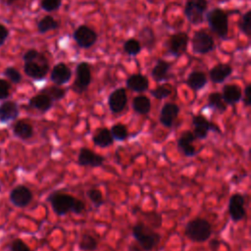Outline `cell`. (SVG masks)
<instances>
[{"label":"cell","mask_w":251,"mask_h":251,"mask_svg":"<svg viewBox=\"0 0 251 251\" xmlns=\"http://www.w3.org/2000/svg\"><path fill=\"white\" fill-rule=\"evenodd\" d=\"M47 200L50 202L53 211L58 216H64L70 212L79 215L85 209L84 203L81 200L76 199L70 194L59 191H54L51 193Z\"/></svg>","instance_id":"cell-1"},{"label":"cell","mask_w":251,"mask_h":251,"mask_svg":"<svg viewBox=\"0 0 251 251\" xmlns=\"http://www.w3.org/2000/svg\"><path fill=\"white\" fill-rule=\"evenodd\" d=\"M184 233L191 241L204 242L212 234V226L207 220L196 218L186 224Z\"/></svg>","instance_id":"cell-2"},{"label":"cell","mask_w":251,"mask_h":251,"mask_svg":"<svg viewBox=\"0 0 251 251\" xmlns=\"http://www.w3.org/2000/svg\"><path fill=\"white\" fill-rule=\"evenodd\" d=\"M132 235L143 251L152 250L160 241L159 233L152 230L144 224H137L132 227Z\"/></svg>","instance_id":"cell-3"},{"label":"cell","mask_w":251,"mask_h":251,"mask_svg":"<svg viewBox=\"0 0 251 251\" xmlns=\"http://www.w3.org/2000/svg\"><path fill=\"white\" fill-rule=\"evenodd\" d=\"M209 27L220 38L226 39L228 33V18L225 11L220 8L210 10L206 14Z\"/></svg>","instance_id":"cell-4"},{"label":"cell","mask_w":251,"mask_h":251,"mask_svg":"<svg viewBox=\"0 0 251 251\" xmlns=\"http://www.w3.org/2000/svg\"><path fill=\"white\" fill-rule=\"evenodd\" d=\"M49 63L44 54L39 52L36 59L30 62H25L24 71L25 74L35 80L43 79L49 72Z\"/></svg>","instance_id":"cell-5"},{"label":"cell","mask_w":251,"mask_h":251,"mask_svg":"<svg viewBox=\"0 0 251 251\" xmlns=\"http://www.w3.org/2000/svg\"><path fill=\"white\" fill-rule=\"evenodd\" d=\"M207 8V0H186L184 15L190 24L199 25L204 21Z\"/></svg>","instance_id":"cell-6"},{"label":"cell","mask_w":251,"mask_h":251,"mask_svg":"<svg viewBox=\"0 0 251 251\" xmlns=\"http://www.w3.org/2000/svg\"><path fill=\"white\" fill-rule=\"evenodd\" d=\"M191 44L192 50L196 54H207L215 49V40L205 29H200L193 33Z\"/></svg>","instance_id":"cell-7"},{"label":"cell","mask_w":251,"mask_h":251,"mask_svg":"<svg viewBox=\"0 0 251 251\" xmlns=\"http://www.w3.org/2000/svg\"><path fill=\"white\" fill-rule=\"evenodd\" d=\"M91 82V70L86 62H80L75 67V78L73 89L76 93L84 92Z\"/></svg>","instance_id":"cell-8"},{"label":"cell","mask_w":251,"mask_h":251,"mask_svg":"<svg viewBox=\"0 0 251 251\" xmlns=\"http://www.w3.org/2000/svg\"><path fill=\"white\" fill-rule=\"evenodd\" d=\"M74 39L80 48H90L97 41V33L87 25H79L74 31Z\"/></svg>","instance_id":"cell-9"},{"label":"cell","mask_w":251,"mask_h":251,"mask_svg":"<svg viewBox=\"0 0 251 251\" xmlns=\"http://www.w3.org/2000/svg\"><path fill=\"white\" fill-rule=\"evenodd\" d=\"M188 35L185 32H176L170 36L168 41V51L174 57H179L187 50Z\"/></svg>","instance_id":"cell-10"},{"label":"cell","mask_w":251,"mask_h":251,"mask_svg":"<svg viewBox=\"0 0 251 251\" xmlns=\"http://www.w3.org/2000/svg\"><path fill=\"white\" fill-rule=\"evenodd\" d=\"M228 213L233 222H239L244 219L245 211V198L240 193H234L230 196L228 202Z\"/></svg>","instance_id":"cell-11"},{"label":"cell","mask_w":251,"mask_h":251,"mask_svg":"<svg viewBox=\"0 0 251 251\" xmlns=\"http://www.w3.org/2000/svg\"><path fill=\"white\" fill-rule=\"evenodd\" d=\"M127 103L126 91L124 87H120L112 91L108 97V106L112 113L118 114L125 110Z\"/></svg>","instance_id":"cell-12"},{"label":"cell","mask_w":251,"mask_h":251,"mask_svg":"<svg viewBox=\"0 0 251 251\" xmlns=\"http://www.w3.org/2000/svg\"><path fill=\"white\" fill-rule=\"evenodd\" d=\"M105 161V158L101 155L95 154L92 150L82 147L79 150L77 157V164L81 167H91L97 168L101 167Z\"/></svg>","instance_id":"cell-13"},{"label":"cell","mask_w":251,"mask_h":251,"mask_svg":"<svg viewBox=\"0 0 251 251\" xmlns=\"http://www.w3.org/2000/svg\"><path fill=\"white\" fill-rule=\"evenodd\" d=\"M10 200L11 202L20 208H24L27 206L30 201L32 200V193L25 185H20L15 187L10 193Z\"/></svg>","instance_id":"cell-14"},{"label":"cell","mask_w":251,"mask_h":251,"mask_svg":"<svg viewBox=\"0 0 251 251\" xmlns=\"http://www.w3.org/2000/svg\"><path fill=\"white\" fill-rule=\"evenodd\" d=\"M71 77H72V71L63 62H60L57 65H55L50 75V79L58 86L68 83Z\"/></svg>","instance_id":"cell-15"},{"label":"cell","mask_w":251,"mask_h":251,"mask_svg":"<svg viewBox=\"0 0 251 251\" xmlns=\"http://www.w3.org/2000/svg\"><path fill=\"white\" fill-rule=\"evenodd\" d=\"M193 132L189 130L183 131L179 138L177 139V149L186 157H193L196 155L195 147L192 145V142L195 140Z\"/></svg>","instance_id":"cell-16"},{"label":"cell","mask_w":251,"mask_h":251,"mask_svg":"<svg viewBox=\"0 0 251 251\" xmlns=\"http://www.w3.org/2000/svg\"><path fill=\"white\" fill-rule=\"evenodd\" d=\"M179 113V107L175 103H166L163 105L160 113V123L166 126L171 127Z\"/></svg>","instance_id":"cell-17"},{"label":"cell","mask_w":251,"mask_h":251,"mask_svg":"<svg viewBox=\"0 0 251 251\" xmlns=\"http://www.w3.org/2000/svg\"><path fill=\"white\" fill-rule=\"evenodd\" d=\"M171 67H172V65L170 62H167L162 59L157 60L155 66L153 67V69L151 71L152 78L157 82H161V81L170 79V77L172 76L170 75Z\"/></svg>","instance_id":"cell-18"},{"label":"cell","mask_w":251,"mask_h":251,"mask_svg":"<svg viewBox=\"0 0 251 251\" xmlns=\"http://www.w3.org/2000/svg\"><path fill=\"white\" fill-rule=\"evenodd\" d=\"M192 124L194 126L193 134L195 138L204 139L207 137L208 132L210 131L211 122H209L204 116L196 115L192 118Z\"/></svg>","instance_id":"cell-19"},{"label":"cell","mask_w":251,"mask_h":251,"mask_svg":"<svg viewBox=\"0 0 251 251\" xmlns=\"http://www.w3.org/2000/svg\"><path fill=\"white\" fill-rule=\"evenodd\" d=\"M232 73V68L228 64H218L213 67L209 72V76L212 82L222 83Z\"/></svg>","instance_id":"cell-20"},{"label":"cell","mask_w":251,"mask_h":251,"mask_svg":"<svg viewBox=\"0 0 251 251\" xmlns=\"http://www.w3.org/2000/svg\"><path fill=\"white\" fill-rule=\"evenodd\" d=\"M126 85L134 92H144L148 89L149 80L144 75L133 74L126 78Z\"/></svg>","instance_id":"cell-21"},{"label":"cell","mask_w":251,"mask_h":251,"mask_svg":"<svg viewBox=\"0 0 251 251\" xmlns=\"http://www.w3.org/2000/svg\"><path fill=\"white\" fill-rule=\"evenodd\" d=\"M222 97L226 105H234L242 98L241 88L236 84H226L223 87Z\"/></svg>","instance_id":"cell-22"},{"label":"cell","mask_w":251,"mask_h":251,"mask_svg":"<svg viewBox=\"0 0 251 251\" xmlns=\"http://www.w3.org/2000/svg\"><path fill=\"white\" fill-rule=\"evenodd\" d=\"M19 116V106L14 101H6L0 105V121L7 123L17 119Z\"/></svg>","instance_id":"cell-23"},{"label":"cell","mask_w":251,"mask_h":251,"mask_svg":"<svg viewBox=\"0 0 251 251\" xmlns=\"http://www.w3.org/2000/svg\"><path fill=\"white\" fill-rule=\"evenodd\" d=\"M28 105L33 109H36L40 112L45 113L52 108L53 101L46 94L40 92L39 94H37L29 99Z\"/></svg>","instance_id":"cell-24"},{"label":"cell","mask_w":251,"mask_h":251,"mask_svg":"<svg viewBox=\"0 0 251 251\" xmlns=\"http://www.w3.org/2000/svg\"><path fill=\"white\" fill-rule=\"evenodd\" d=\"M186 84L193 90L198 91L207 84V76L201 71L191 72L186 79Z\"/></svg>","instance_id":"cell-25"},{"label":"cell","mask_w":251,"mask_h":251,"mask_svg":"<svg viewBox=\"0 0 251 251\" xmlns=\"http://www.w3.org/2000/svg\"><path fill=\"white\" fill-rule=\"evenodd\" d=\"M92 141H93L94 145H96L98 147L106 148L113 144L114 138H113L110 130L106 127H103V128H99L97 130V132L93 135Z\"/></svg>","instance_id":"cell-26"},{"label":"cell","mask_w":251,"mask_h":251,"mask_svg":"<svg viewBox=\"0 0 251 251\" xmlns=\"http://www.w3.org/2000/svg\"><path fill=\"white\" fill-rule=\"evenodd\" d=\"M132 109L137 114L146 115L151 110V101L145 95H138L132 100Z\"/></svg>","instance_id":"cell-27"},{"label":"cell","mask_w":251,"mask_h":251,"mask_svg":"<svg viewBox=\"0 0 251 251\" xmlns=\"http://www.w3.org/2000/svg\"><path fill=\"white\" fill-rule=\"evenodd\" d=\"M138 35H139V39H140L139 43L141 47H145L148 50H152L154 48L156 39H155V33L151 27L149 26L143 27L139 31Z\"/></svg>","instance_id":"cell-28"},{"label":"cell","mask_w":251,"mask_h":251,"mask_svg":"<svg viewBox=\"0 0 251 251\" xmlns=\"http://www.w3.org/2000/svg\"><path fill=\"white\" fill-rule=\"evenodd\" d=\"M14 134L21 139H28L33 134V128L25 121H19L14 126Z\"/></svg>","instance_id":"cell-29"},{"label":"cell","mask_w":251,"mask_h":251,"mask_svg":"<svg viewBox=\"0 0 251 251\" xmlns=\"http://www.w3.org/2000/svg\"><path fill=\"white\" fill-rule=\"evenodd\" d=\"M208 106L218 112H225L226 110V104L224 102L222 93L212 92L208 96Z\"/></svg>","instance_id":"cell-30"},{"label":"cell","mask_w":251,"mask_h":251,"mask_svg":"<svg viewBox=\"0 0 251 251\" xmlns=\"http://www.w3.org/2000/svg\"><path fill=\"white\" fill-rule=\"evenodd\" d=\"M59 27V23L52 16L43 17L37 24V29L40 33H46L50 30L57 29Z\"/></svg>","instance_id":"cell-31"},{"label":"cell","mask_w":251,"mask_h":251,"mask_svg":"<svg viewBox=\"0 0 251 251\" xmlns=\"http://www.w3.org/2000/svg\"><path fill=\"white\" fill-rule=\"evenodd\" d=\"M40 92L46 94L53 102L60 101L66 96V89L61 88L58 85H52V86L45 87Z\"/></svg>","instance_id":"cell-32"},{"label":"cell","mask_w":251,"mask_h":251,"mask_svg":"<svg viewBox=\"0 0 251 251\" xmlns=\"http://www.w3.org/2000/svg\"><path fill=\"white\" fill-rule=\"evenodd\" d=\"M98 246L97 239L90 234H83L78 243V247L83 251H94Z\"/></svg>","instance_id":"cell-33"},{"label":"cell","mask_w":251,"mask_h":251,"mask_svg":"<svg viewBox=\"0 0 251 251\" xmlns=\"http://www.w3.org/2000/svg\"><path fill=\"white\" fill-rule=\"evenodd\" d=\"M110 132L114 138V140L124 141L128 136L127 127L123 124H116L110 128Z\"/></svg>","instance_id":"cell-34"},{"label":"cell","mask_w":251,"mask_h":251,"mask_svg":"<svg viewBox=\"0 0 251 251\" xmlns=\"http://www.w3.org/2000/svg\"><path fill=\"white\" fill-rule=\"evenodd\" d=\"M142 47L139 43V40L135 38H129L124 43V51L129 56H136L140 53Z\"/></svg>","instance_id":"cell-35"},{"label":"cell","mask_w":251,"mask_h":251,"mask_svg":"<svg viewBox=\"0 0 251 251\" xmlns=\"http://www.w3.org/2000/svg\"><path fill=\"white\" fill-rule=\"evenodd\" d=\"M173 92V87L170 84H162L157 86L156 88H154L153 90L150 91L151 95L159 100L165 99L167 97H169Z\"/></svg>","instance_id":"cell-36"},{"label":"cell","mask_w":251,"mask_h":251,"mask_svg":"<svg viewBox=\"0 0 251 251\" xmlns=\"http://www.w3.org/2000/svg\"><path fill=\"white\" fill-rule=\"evenodd\" d=\"M239 29L241 32L246 34L247 36H250L251 34V11H247L241 18L238 24Z\"/></svg>","instance_id":"cell-37"},{"label":"cell","mask_w":251,"mask_h":251,"mask_svg":"<svg viewBox=\"0 0 251 251\" xmlns=\"http://www.w3.org/2000/svg\"><path fill=\"white\" fill-rule=\"evenodd\" d=\"M86 193H87V196H88L89 200L94 204V206L100 207L101 205L104 204L103 195H102V192L99 189L91 188V189L87 190Z\"/></svg>","instance_id":"cell-38"},{"label":"cell","mask_w":251,"mask_h":251,"mask_svg":"<svg viewBox=\"0 0 251 251\" xmlns=\"http://www.w3.org/2000/svg\"><path fill=\"white\" fill-rule=\"evenodd\" d=\"M4 75L13 83H19L22 80V75L16 68H13V67L6 68L4 71Z\"/></svg>","instance_id":"cell-39"},{"label":"cell","mask_w":251,"mask_h":251,"mask_svg":"<svg viewBox=\"0 0 251 251\" xmlns=\"http://www.w3.org/2000/svg\"><path fill=\"white\" fill-rule=\"evenodd\" d=\"M62 5V0H41L40 6L46 12L57 11Z\"/></svg>","instance_id":"cell-40"},{"label":"cell","mask_w":251,"mask_h":251,"mask_svg":"<svg viewBox=\"0 0 251 251\" xmlns=\"http://www.w3.org/2000/svg\"><path fill=\"white\" fill-rule=\"evenodd\" d=\"M10 95V83L0 78V100L6 99Z\"/></svg>","instance_id":"cell-41"},{"label":"cell","mask_w":251,"mask_h":251,"mask_svg":"<svg viewBox=\"0 0 251 251\" xmlns=\"http://www.w3.org/2000/svg\"><path fill=\"white\" fill-rule=\"evenodd\" d=\"M12 251H31L28 246L21 239H15L11 245Z\"/></svg>","instance_id":"cell-42"},{"label":"cell","mask_w":251,"mask_h":251,"mask_svg":"<svg viewBox=\"0 0 251 251\" xmlns=\"http://www.w3.org/2000/svg\"><path fill=\"white\" fill-rule=\"evenodd\" d=\"M39 55V52L35 49H29L27 50L25 54H24V61L25 62H30L34 59L37 58V56Z\"/></svg>","instance_id":"cell-43"},{"label":"cell","mask_w":251,"mask_h":251,"mask_svg":"<svg viewBox=\"0 0 251 251\" xmlns=\"http://www.w3.org/2000/svg\"><path fill=\"white\" fill-rule=\"evenodd\" d=\"M243 102L246 107L250 106L251 104V85L248 84L244 89V96H243Z\"/></svg>","instance_id":"cell-44"},{"label":"cell","mask_w":251,"mask_h":251,"mask_svg":"<svg viewBox=\"0 0 251 251\" xmlns=\"http://www.w3.org/2000/svg\"><path fill=\"white\" fill-rule=\"evenodd\" d=\"M8 35H9L8 28L5 25L0 24V46H2L5 43Z\"/></svg>","instance_id":"cell-45"},{"label":"cell","mask_w":251,"mask_h":251,"mask_svg":"<svg viewBox=\"0 0 251 251\" xmlns=\"http://www.w3.org/2000/svg\"><path fill=\"white\" fill-rule=\"evenodd\" d=\"M142 249L140 248V246L138 245V246H136V245H133V244H131L130 246H129V248H128V251H141Z\"/></svg>","instance_id":"cell-46"},{"label":"cell","mask_w":251,"mask_h":251,"mask_svg":"<svg viewBox=\"0 0 251 251\" xmlns=\"http://www.w3.org/2000/svg\"><path fill=\"white\" fill-rule=\"evenodd\" d=\"M219 245H220V242H219L218 240L215 239V240H212V241H211V246H212V248H217Z\"/></svg>","instance_id":"cell-47"},{"label":"cell","mask_w":251,"mask_h":251,"mask_svg":"<svg viewBox=\"0 0 251 251\" xmlns=\"http://www.w3.org/2000/svg\"><path fill=\"white\" fill-rule=\"evenodd\" d=\"M18 0H6V3H7V5H13Z\"/></svg>","instance_id":"cell-48"}]
</instances>
